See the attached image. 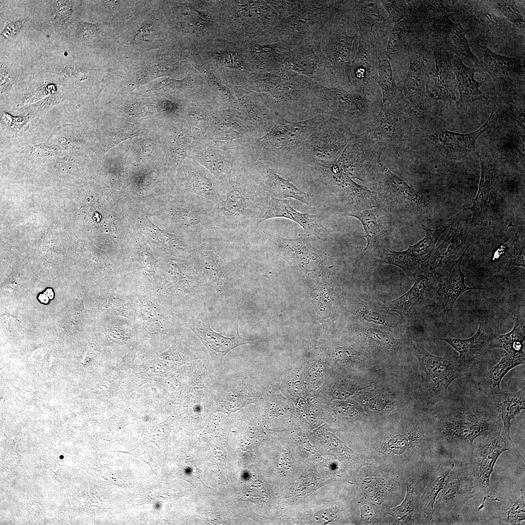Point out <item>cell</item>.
I'll list each match as a JSON object with an SVG mask.
<instances>
[{"mask_svg": "<svg viewBox=\"0 0 525 525\" xmlns=\"http://www.w3.org/2000/svg\"><path fill=\"white\" fill-rule=\"evenodd\" d=\"M379 59L377 51L367 43L359 34L357 51L351 65V92L382 104L377 83Z\"/></svg>", "mask_w": 525, "mask_h": 525, "instance_id": "9a60e30c", "label": "cell"}, {"mask_svg": "<svg viewBox=\"0 0 525 525\" xmlns=\"http://www.w3.org/2000/svg\"><path fill=\"white\" fill-rule=\"evenodd\" d=\"M314 91L317 114L338 119L352 132L362 125L367 126L377 115L382 105L340 88L315 85Z\"/></svg>", "mask_w": 525, "mask_h": 525, "instance_id": "277c9868", "label": "cell"}, {"mask_svg": "<svg viewBox=\"0 0 525 525\" xmlns=\"http://www.w3.org/2000/svg\"><path fill=\"white\" fill-rule=\"evenodd\" d=\"M237 307L236 332L235 336L227 337L213 331L204 317L198 315L178 316L183 324L191 329L207 348L216 369L222 366L225 356L233 349L246 344H254L256 339L244 338L239 333V310Z\"/></svg>", "mask_w": 525, "mask_h": 525, "instance_id": "5bb4252c", "label": "cell"}, {"mask_svg": "<svg viewBox=\"0 0 525 525\" xmlns=\"http://www.w3.org/2000/svg\"><path fill=\"white\" fill-rule=\"evenodd\" d=\"M45 294H41L39 295L38 298L40 302L44 303H47L49 301V298Z\"/></svg>", "mask_w": 525, "mask_h": 525, "instance_id": "6f0895ef", "label": "cell"}, {"mask_svg": "<svg viewBox=\"0 0 525 525\" xmlns=\"http://www.w3.org/2000/svg\"><path fill=\"white\" fill-rule=\"evenodd\" d=\"M140 263L142 274L158 285L155 278V266L158 260L150 251L145 250L140 253Z\"/></svg>", "mask_w": 525, "mask_h": 525, "instance_id": "f907efd6", "label": "cell"}, {"mask_svg": "<svg viewBox=\"0 0 525 525\" xmlns=\"http://www.w3.org/2000/svg\"><path fill=\"white\" fill-rule=\"evenodd\" d=\"M355 330L361 337L365 339L373 345L390 351H393L397 348V341L387 332L386 331L388 330L370 325L361 324L355 327Z\"/></svg>", "mask_w": 525, "mask_h": 525, "instance_id": "7bdbcfd3", "label": "cell"}, {"mask_svg": "<svg viewBox=\"0 0 525 525\" xmlns=\"http://www.w3.org/2000/svg\"><path fill=\"white\" fill-rule=\"evenodd\" d=\"M510 446L524 460L513 442L507 438L503 429L481 437L477 446H472L469 468L473 479L475 496L482 494L483 497H489L497 493L490 484L491 474L499 456Z\"/></svg>", "mask_w": 525, "mask_h": 525, "instance_id": "ba28073f", "label": "cell"}, {"mask_svg": "<svg viewBox=\"0 0 525 525\" xmlns=\"http://www.w3.org/2000/svg\"><path fill=\"white\" fill-rule=\"evenodd\" d=\"M329 117L317 115L298 122L278 117L268 132L250 140L246 149L247 157L251 162H268L276 168L290 172L298 166L305 140L316 127Z\"/></svg>", "mask_w": 525, "mask_h": 525, "instance_id": "6da1fadb", "label": "cell"}, {"mask_svg": "<svg viewBox=\"0 0 525 525\" xmlns=\"http://www.w3.org/2000/svg\"><path fill=\"white\" fill-rule=\"evenodd\" d=\"M345 9L358 26L365 41L375 48L380 59L385 57L388 36L393 24L380 0L344 1Z\"/></svg>", "mask_w": 525, "mask_h": 525, "instance_id": "30bf717a", "label": "cell"}, {"mask_svg": "<svg viewBox=\"0 0 525 525\" xmlns=\"http://www.w3.org/2000/svg\"><path fill=\"white\" fill-rule=\"evenodd\" d=\"M414 347L421 369L426 375L428 392L436 399H442L450 384L464 372L459 363L458 355L452 351L443 356H435L416 346Z\"/></svg>", "mask_w": 525, "mask_h": 525, "instance_id": "7c38bea8", "label": "cell"}, {"mask_svg": "<svg viewBox=\"0 0 525 525\" xmlns=\"http://www.w3.org/2000/svg\"><path fill=\"white\" fill-rule=\"evenodd\" d=\"M414 278V284L408 292L385 305L388 310L400 315L401 319L417 313L436 298L438 282L437 273L429 269Z\"/></svg>", "mask_w": 525, "mask_h": 525, "instance_id": "e0dca14e", "label": "cell"}, {"mask_svg": "<svg viewBox=\"0 0 525 525\" xmlns=\"http://www.w3.org/2000/svg\"><path fill=\"white\" fill-rule=\"evenodd\" d=\"M429 34L435 43L434 47L449 50L478 66V60L471 51L464 29L458 22L453 21L447 15L434 25Z\"/></svg>", "mask_w": 525, "mask_h": 525, "instance_id": "cb8c5ba5", "label": "cell"}, {"mask_svg": "<svg viewBox=\"0 0 525 525\" xmlns=\"http://www.w3.org/2000/svg\"><path fill=\"white\" fill-rule=\"evenodd\" d=\"M519 496L513 499H505L501 500L497 497V492L494 495L498 502L494 500L495 510L493 515L494 518L506 522L510 524L520 525L525 519V504L523 491L521 489Z\"/></svg>", "mask_w": 525, "mask_h": 525, "instance_id": "60d3db41", "label": "cell"}, {"mask_svg": "<svg viewBox=\"0 0 525 525\" xmlns=\"http://www.w3.org/2000/svg\"><path fill=\"white\" fill-rule=\"evenodd\" d=\"M507 140L510 146L515 153L524 159L525 157V135L522 133L511 129L507 134Z\"/></svg>", "mask_w": 525, "mask_h": 525, "instance_id": "f5cc1de1", "label": "cell"}, {"mask_svg": "<svg viewBox=\"0 0 525 525\" xmlns=\"http://www.w3.org/2000/svg\"><path fill=\"white\" fill-rule=\"evenodd\" d=\"M406 33L402 21L393 24L386 44L385 56L390 62L398 53L403 50L406 40Z\"/></svg>", "mask_w": 525, "mask_h": 525, "instance_id": "ee69618b", "label": "cell"}, {"mask_svg": "<svg viewBox=\"0 0 525 525\" xmlns=\"http://www.w3.org/2000/svg\"><path fill=\"white\" fill-rule=\"evenodd\" d=\"M251 165L269 195L278 199L293 198L310 205L313 195L295 185L279 175L265 161L250 162Z\"/></svg>", "mask_w": 525, "mask_h": 525, "instance_id": "4316f807", "label": "cell"}, {"mask_svg": "<svg viewBox=\"0 0 525 525\" xmlns=\"http://www.w3.org/2000/svg\"><path fill=\"white\" fill-rule=\"evenodd\" d=\"M148 225L155 231L159 242L174 254H181L188 251L189 245L178 236L160 229L149 220Z\"/></svg>", "mask_w": 525, "mask_h": 525, "instance_id": "bcb514c9", "label": "cell"}, {"mask_svg": "<svg viewBox=\"0 0 525 525\" xmlns=\"http://www.w3.org/2000/svg\"><path fill=\"white\" fill-rule=\"evenodd\" d=\"M508 112L509 114L515 119L516 122L518 123L519 125L523 129L525 130V112L519 109H517L516 107H510Z\"/></svg>", "mask_w": 525, "mask_h": 525, "instance_id": "9f6ffc18", "label": "cell"}, {"mask_svg": "<svg viewBox=\"0 0 525 525\" xmlns=\"http://www.w3.org/2000/svg\"><path fill=\"white\" fill-rule=\"evenodd\" d=\"M337 359L340 361H359L363 357L359 353L346 348L338 349L335 353Z\"/></svg>", "mask_w": 525, "mask_h": 525, "instance_id": "11a10c76", "label": "cell"}, {"mask_svg": "<svg viewBox=\"0 0 525 525\" xmlns=\"http://www.w3.org/2000/svg\"><path fill=\"white\" fill-rule=\"evenodd\" d=\"M472 45L478 57V66L482 71L489 73L499 86H508L516 76L524 73V65L521 58L503 56L483 45Z\"/></svg>", "mask_w": 525, "mask_h": 525, "instance_id": "603a6c76", "label": "cell"}, {"mask_svg": "<svg viewBox=\"0 0 525 525\" xmlns=\"http://www.w3.org/2000/svg\"><path fill=\"white\" fill-rule=\"evenodd\" d=\"M44 294L46 295L50 299H52L53 298V292L52 289L50 288L47 289Z\"/></svg>", "mask_w": 525, "mask_h": 525, "instance_id": "680465c9", "label": "cell"}, {"mask_svg": "<svg viewBox=\"0 0 525 525\" xmlns=\"http://www.w3.org/2000/svg\"><path fill=\"white\" fill-rule=\"evenodd\" d=\"M386 12L389 20L392 24L398 23L406 18L409 14L407 0H380Z\"/></svg>", "mask_w": 525, "mask_h": 525, "instance_id": "c3c4849f", "label": "cell"}, {"mask_svg": "<svg viewBox=\"0 0 525 525\" xmlns=\"http://www.w3.org/2000/svg\"><path fill=\"white\" fill-rule=\"evenodd\" d=\"M525 363L524 352L509 353L506 352L502 355L499 362L488 368L480 377L478 383L479 390L489 397L499 393L501 391L500 384L504 377L513 368Z\"/></svg>", "mask_w": 525, "mask_h": 525, "instance_id": "836d02e7", "label": "cell"}, {"mask_svg": "<svg viewBox=\"0 0 525 525\" xmlns=\"http://www.w3.org/2000/svg\"><path fill=\"white\" fill-rule=\"evenodd\" d=\"M491 409L463 412L448 408L438 423L439 434L448 442L467 443L472 448L476 438L503 429L498 414Z\"/></svg>", "mask_w": 525, "mask_h": 525, "instance_id": "5b68a950", "label": "cell"}, {"mask_svg": "<svg viewBox=\"0 0 525 525\" xmlns=\"http://www.w3.org/2000/svg\"><path fill=\"white\" fill-rule=\"evenodd\" d=\"M454 466V462L450 460L443 465L423 494V510L429 520L432 518L436 498L444 487L446 478Z\"/></svg>", "mask_w": 525, "mask_h": 525, "instance_id": "b9f144b4", "label": "cell"}, {"mask_svg": "<svg viewBox=\"0 0 525 525\" xmlns=\"http://www.w3.org/2000/svg\"><path fill=\"white\" fill-rule=\"evenodd\" d=\"M493 408L502 423L503 429L507 438L512 441L510 436L511 421L525 408V387L518 391L507 393L502 390L489 397Z\"/></svg>", "mask_w": 525, "mask_h": 525, "instance_id": "d590c367", "label": "cell"}, {"mask_svg": "<svg viewBox=\"0 0 525 525\" xmlns=\"http://www.w3.org/2000/svg\"><path fill=\"white\" fill-rule=\"evenodd\" d=\"M352 133L342 122L329 117L316 127L304 142L298 167L335 158L348 144Z\"/></svg>", "mask_w": 525, "mask_h": 525, "instance_id": "9c48e42d", "label": "cell"}, {"mask_svg": "<svg viewBox=\"0 0 525 525\" xmlns=\"http://www.w3.org/2000/svg\"><path fill=\"white\" fill-rule=\"evenodd\" d=\"M465 253L457 259L447 262L435 271L438 276L435 299L446 312L453 309L455 301L465 291L472 289L488 290L466 285L465 278L467 275L464 274L461 267Z\"/></svg>", "mask_w": 525, "mask_h": 525, "instance_id": "d6986e66", "label": "cell"}, {"mask_svg": "<svg viewBox=\"0 0 525 525\" xmlns=\"http://www.w3.org/2000/svg\"><path fill=\"white\" fill-rule=\"evenodd\" d=\"M451 226L445 238L434 250L429 263L431 270L435 271L447 262L459 258L470 246L465 247L472 227L467 220H460Z\"/></svg>", "mask_w": 525, "mask_h": 525, "instance_id": "83f0119b", "label": "cell"}, {"mask_svg": "<svg viewBox=\"0 0 525 525\" xmlns=\"http://www.w3.org/2000/svg\"><path fill=\"white\" fill-rule=\"evenodd\" d=\"M134 294L139 300L142 330L154 334L173 332L177 316L172 309V303L158 292L147 289H140Z\"/></svg>", "mask_w": 525, "mask_h": 525, "instance_id": "2e32d148", "label": "cell"}, {"mask_svg": "<svg viewBox=\"0 0 525 525\" xmlns=\"http://www.w3.org/2000/svg\"><path fill=\"white\" fill-rule=\"evenodd\" d=\"M224 149H218L213 146L201 148V165L207 169L219 182L223 191L226 193L231 186V176L235 159L229 158Z\"/></svg>", "mask_w": 525, "mask_h": 525, "instance_id": "1f68e13d", "label": "cell"}, {"mask_svg": "<svg viewBox=\"0 0 525 525\" xmlns=\"http://www.w3.org/2000/svg\"><path fill=\"white\" fill-rule=\"evenodd\" d=\"M407 51L413 52L403 81V94L416 113H424L437 101L429 88V71L426 59L421 52L420 43L412 44Z\"/></svg>", "mask_w": 525, "mask_h": 525, "instance_id": "4fadbf2b", "label": "cell"}, {"mask_svg": "<svg viewBox=\"0 0 525 525\" xmlns=\"http://www.w3.org/2000/svg\"><path fill=\"white\" fill-rule=\"evenodd\" d=\"M474 496L473 479L469 468L457 469L454 466L441 490L437 502V508L450 515L459 510Z\"/></svg>", "mask_w": 525, "mask_h": 525, "instance_id": "ffe728a7", "label": "cell"}, {"mask_svg": "<svg viewBox=\"0 0 525 525\" xmlns=\"http://www.w3.org/2000/svg\"><path fill=\"white\" fill-rule=\"evenodd\" d=\"M298 173L310 183L346 202L354 209L353 212L377 206L374 192L341 171L333 159L305 164Z\"/></svg>", "mask_w": 525, "mask_h": 525, "instance_id": "3957f363", "label": "cell"}, {"mask_svg": "<svg viewBox=\"0 0 525 525\" xmlns=\"http://www.w3.org/2000/svg\"><path fill=\"white\" fill-rule=\"evenodd\" d=\"M101 312L111 315H118L134 320L137 312L131 299L121 292L107 294L96 301Z\"/></svg>", "mask_w": 525, "mask_h": 525, "instance_id": "ab89813d", "label": "cell"}, {"mask_svg": "<svg viewBox=\"0 0 525 525\" xmlns=\"http://www.w3.org/2000/svg\"><path fill=\"white\" fill-rule=\"evenodd\" d=\"M494 8L506 17L518 28H525V14L523 7L519 1L498 0L495 1Z\"/></svg>", "mask_w": 525, "mask_h": 525, "instance_id": "f6af8a7d", "label": "cell"}, {"mask_svg": "<svg viewBox=\"0 0 525 525\" xmlns=\"http://www.w3.org/2000/svg\"><path fill=\"white\" fill-rule=\"evenodd\" d=\"M371 181L377 205L385 210L417 215L429 205L424 196L381 163Z\"/></svg>", "mask_w": 525, "mask_h": 525, "instance_id": "8992f818", "label": "cell"}, {"mask_svg": "<svg viewBox=\"0 0 525 525\" xmlns=\"http://www.w3.org/2000/svg\"><path fill=\"white\" fill-rule=\"evenodd\" d=\"M86 316L83 301L78 297L70 309L62 318V323L68 326H75L83 324Z\"/></svg>", "mask_w": 525, "mask_h": 525, "instance_id": "681fc988", "label": "cell"}, {"mask_svg": "<svg viewBox=\"0 0 525 525\" xmlns=\"http://www.w3.org/2000/svg\"><path fill=\"white\" fill-rule=\"evenodd\" d=\"M481 173L477 193L472 200L471 206L465 209L472 212L470 225L480 224L484 218L491 203L494 190V171L492 164L487 159L478 156Z\"/></svg>", "mask_w": 525, "mask_h": 525, "instance_id": "d6a6232c", "label": "cell"}, {"mask_svg": "<svg viewBox=\"0 0 525 525\" xmlns=\"http://www.w3.org/2000/svg\"><path fill=\"white\" fill-rule=\"evenodd\" d=\"M377 83L382 91V104L386 103L393 104L405 98L403 93L396 84L390 62L386 57L379 60Z\"/></svg>", "mask_w": 525, "mask_h": 525, "instance_id": "f35d334b", "label": "cell"}, {"mask_svg": "<svg viewBox=\"0 0 525 525\" xmlns=\"http://www.w3.org/2000/svg\"><path fill=\"white\" fill-rule=\"evenodd\" d=\"M270 197L248 162L247 170L236 175L223 204L217 205L220 228H235L253 221L256 223Z\"/></svg>", "mask_w": 525, "mask_h": 525, "instance_id": "7a4b0ae2", "label": "cell"}, {"mask_svg": "<svg viewBox=\"0 0 525 525\" xmlns=\"http://www.w3.org/2000/svg\"><path fill=\"white\" fill-rule=\"evenodd\" d=\"M353 299V313L361 325L377 327L389 331L398 329L401 323L398 314L389 311L385 305Z\"/></svg>", "mask_w": 525, "mask_h": 525, "instance_id": "4dcf8cb0", "label": "cell"}, {"mask_svg": "<svg viewBox=\"0 0 525 525\" xmlns=\"http://www.w3.org/2000/svg\"><path fill=\"white\" fill-rule=\"evenodd\" d=\"M413 509L412 507V495L407 488L406 497L402 504L391 509L389 513L398 523L405 522L409 518Z\"/></svg>", "mask_w": 525, "mask_h": 525, "instance_id": "816d5d0a", "label": "cell"}, {"mask_svg": "<svg viewBox=\"0 0 525 525\" xmlns=\"http://www.w3.org/2000/svg\"><path fill=\"white\" fill-rule=\"evenodd\" d=\"M493 332L486 324L481 323L472 336L465 339L458 338H433L447 343L458 353V362L463 370L476 365L492 350L490 339Z\"/></svg>", "mask_w": 525, "mask_h": 525, "instance_id": "7402d4cb", "label": "cell"}, {"mask_svg": "<svg viewBox=\"0 0 525 525\" xmlns=\"http://www.w3.org/2000/svg\"><path fill=\"white\" fill-rule=\"evenodd\" d=\"M496 112L493 109L490 117L485 123L477 130L467 133L459 134L444 130L439 133L438 139L445 151L455 158H463L473 153L477 139L493 125Z\"/></svg>", "mask_w": 525, "mask_h": 525, "instance_id": "f546056e", "label": "cell"}, {"mask_svg": "<svg viewBox=\"0 0 525 525\" xmlns=\"http://www.w3.org/2000/svg\"><path fill=\"white\" fill-rule=\"evenodd\" d=\"M452 58L456 87L459 92L458 107H465L475 101L485 99L479 89L480 85L474 78V70L466 66L455 54Z\"/></svg>", "mask_w": 525, "mask_h": 525, "instance_id": "e575fe53", "label": "cell"}, {"mask_svg": "<svg viewBox=\"0 0 525 525\" xmlns=\"http://www.w3.org/2000/svg\"><path fill=\"white\" fill-rule=\"evenodd\" d=\"M385 211L377 206L368 210L342 214L356 218L361 222L364 228L367 246L357 262L368 250L379 249L380 253L383 249H386L385 247L390 237V225Z\"/></svg>", "mask_w": 525, "mask_h": 525, "instance_id": "d4e9b609", "label": "cell"}, {"mask_svg": "<svg viewBox=\"0 0 525 525\" xmlns=\"http://www.w3.org/2000/svg\"><path fill=\"white\" fill-rule=\"evenodd\" d=\"M195 252L204 275L212 284L217 293L222 294L226 288L228 280L220 243L213 238H201Z\"/></svg>", "mask_w": 525, "mask_h": 525, "instance_id": "484cf974", "label": "cell"}, {"mask_svg": "<svg viewBox=\"0 0 525 525\" xmlns=\"http://www.w3.org/2000/svg\"><path fill=\"white\" fill-rule=\"evenodd\" d=\"M507 263L509 265H513L525 267V248L524 245L514 247L510 250L507 257Z\"/></svg>", "mask_w": 525, "mask_h": 525, "instance_id": "db71d44e", "label": "cell"}, {"mask_svg": "<svg viewBox=\"0 0 525 525\" xmlns=\"http://www.w3.org/2000/svg\"><path fill=\"white\" fill-rule=\"evenodd\" d=\"M205 275L198 262L194 266L171 261L165 270L164 282L159 293L171 303L175 297H184L197 291L205 283Z\"/></svg>", "mask_w": 525, "mask_h": 525, "instance_id": "ac0fdd59", "label": "cell"}, {"mask_svg": "<svg viewBox=\"0 0 525 525\" xmlns=\"http://www.w3.org/2000/svg\"><path fill=\"white\" fill-rule=\"evenodd\" d=\"M434 55L436 67L432 93L437 100L455 101L457 87L452 58L447 51L439 47H434Z\"/></svg>", "mask_w": 525, "mask_h": 525, "instance_id": "f1b7e54d", "label": "cell"}, {"mask_svg": "<svg viewBox=\"0 0 525 525\" xmlns=\"http://www.w3.org/2000/svg\"><path fill=\"white\" fill-rule=\"evenodd\" d=\"M420 224L425 231V235L422 239L413 245H409L404 251L383 249L380 252V262L397 266L402 269L408 276L413 278L429 269L430 261L436 244L451 224L432 229Z\"/></svg>", "mask_w": 525, "mask_h": 525, "instance_id": "8fae6325", "label": "cell"}, {"mask_svg": "<svg viewBox=\"0 0 525 525\" xmlns=\"http://www.w3.org/2000/svg\"><path fill=\"white\" fill-rule=\"evenodd\" d=\"M188 188L193 192L217 205L223 204L221 187L214 176L203 166H195L189 170L186 177Z\"/></svg>", "mask_w": 525, "mask_h": 525, "instance_id": "8d00e7d4", "label": "cell"}, {"mask_svg": "<svg viewBox=\"0 0 525 525\" xmlns=\"http://www.w3.org/2000/svg\"><path fill=\"white\" fill-rule=\"evenodd\" d=\"M417 122V114L405 98L397 103L382 104L365 132L387 147L397 146L412 137Z\"/></svg>", "mask_w": 525, "mask_h": 525, "instance_id": "52a82bcc", "label": "cell"}, {"mask_svg": "<svg viewBox=\"0 0 525 525\" xmlns=\"http://www.w3.org/2000/svg\"><path fill=\"white\" fill-rule=\"evenodd\" d=\"M279 217L289 219L299 225L304 232L300 235H315L323 240L328 234L327 229L322 224L321 215L300 212L291 206L288 200L271 197L268 200L262 215L257 220L256 225L266 220Z\"/></svg>", "mask_w": 525, "mask_h": 525, "instance_id": "44dd1931", "label": "cell"}, {"mask_svg": "<svg viewBox=\"0 0 525 525\" xmlns=\"http://www.w3.org/2000/svg\"><path fill=\"white\" fill-rule=\"evenodd\" d=\"M133 320L127 318L113 315L112 321L106 329L107 333L115 342L123 344L130 337Z\"/></svg>", "mask_w": 525, "mask_h": 525, "instance_id": "7dc6e473", "label": "cell"}, {"mask_svg": "<svg viewBox=\"0 0 525 525\" xmlns=\"http://www.w3.org/2000/svg\"><path fill=\"white\" fill-rule=\"evenodd\" d=\"M514 325L512 330L505 334L493 332L490 339V347L504 349L509 353H523L525 340V317L514 315Z\"/></svg>", "mask_w": 525, "mask_h": 525, "instance_id": "74e56055", "label": "cell"}]
</instances>
